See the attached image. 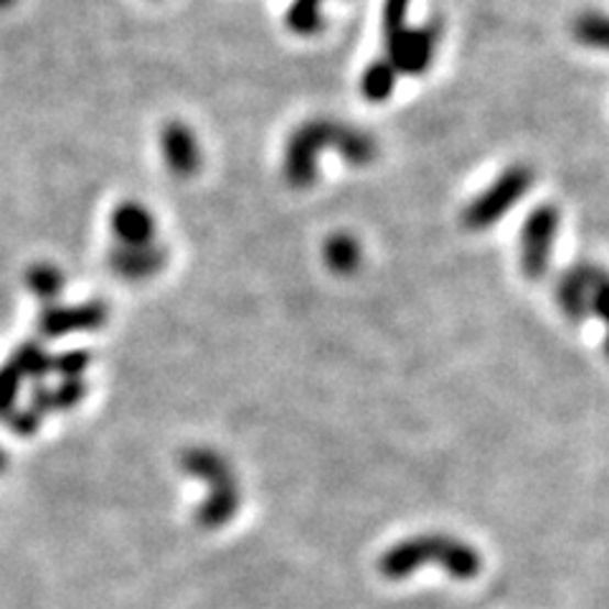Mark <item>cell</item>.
<instances>
[{
  "label": "cell",
  "mask_w": 609,
  "mask_h": 609,
  "mask_svg": "<svg viewBox=\"0 0 609 609\" xmlns=\"http://www.w3.org/2000/svg\"><path fill=\"white\" fill-rule=\"evenodd\" d=\"M41 422H44V417L31 407L15 409L8 414V430H11V434H15V438H34V434L41 430Z\"/></svg>",
  "instance_id": "obj_18"
},
{
  "label": "cell",
  "mask_w": 609,
  "mask_h": 609,
  "mask_svg": "<svg viewBox=\"0 0 609 609\" xmlns=\"http://www.w3.org/2000/svg\"><path fill=\"white\" fill-rule=\"evenodd\" d=\"M558 226H562V211L554 203H541L525 217L518 239V257H521V272L529 279L546 277L551 269Z\"/></svg>",
  "instance_id": "obj_6"
},
{
  "label": "cell",
  "mask_w": 609,
  "mask_h": 609,
  "mask_svg": "<svg viewBox=\"0 0 609 609\" xmlns=\"http://www.w3.org/2000/svg\"><path fill=\"white\" fill-rule=\"evenodd\" d=\"M558 310L572 323L597 318L605 328V356L609 358V272L597 262H576L564 269L554 287Z\"/></svg>",
  "instance_id": "obj_4"
},
{
  "label": "cell",
  "mask_w": 609,
  "mask_h": 609,
  "mask_svg": "<svg viewBox=\"0 0 609 609\" xmlns=\"http://www.w3.org/2000/svg\"><path fill=\"white\" fill-rule=\"evenodd\" d=\"M335 151L353 168H366L378 158V143L372 133L348 122L312 118L292 130L283 153V176L287 186L304 191L318 178V158Z\"/></svg>",
  "instance_id": "obj_1"
},
{
  "label": "cell",
  "mask_w": 609,
  "mask_h": 609,
  "mask_svg": "<svg viewBox=\"0 0 609 609\" xmlns=\"http://www.w3.org/2000/svg\"><path fill=\"white\" fill-rule=\"evenodd\" d=\"M572 34L582 46L609 52V15L599 11L579 13L572 23Z\"/></svg>",
  "instance_id": "obj_10"
},
{
  "label": "cell",
  "mask_w": 609,
  "mask_h": 609,
  "mask_svg": "<svg viewBox=\"0 0 609 609\" xmlns=\"http://www.w3.org/2000/svg\"><path fill=\"white\" fill-rule=\"evenodd\" d=\"M168 151H170V160L173 166H176L178 170L188 173L193 166H196V145L191 135L186 133V130H170L168 135Z\"/></svg>",
  "instance_id": "obj_17"
},
{
  "label": "cell",
  "mask_w": 609,
  "mask_h": 609,
  "mask_svg": "<svg viewBox=\"0 0 609 609\" xmlns=\"http://www.w3.org/2000/svg\"><path fill=\"white\" fill-rule=\"evenodd\" d=\"M89 361L92 358H89L87 351H69L56 361H52V372L62 374L64 378H81V374L87 372Z\"/></svg>",
  "instance_id": "obj_19"
},
{
  "label": "cell",
  "mask_w": 609,
  "mask_h": 609,
  "mask_svg": "<svg viewBox=\"0 0 609 609\" xmlns=\"http://www.w3.org/2000/svg\"><path fill=\"white\" fill-rule=\"evenodd\" d=\"M8 470V455L5 450H0V475H3Z\"/></svg>",
  "instance_id": "obj_21"
},
{
  "label": "cell",
  "mask_w": 609,
  "mask_h": 609,
  "mask_svg": "<svg viewBox=\"0 0 609 609\" xmlns=\"http://www.w3.org/2000/svg\"><path fill=\"white\" fill-rule=\"evenodd\" d=\"M323 5H325V0H292L290 11H287V15H285L287 29L295 31V34H300V36L318 34L325 23Z\"/></svg>",
  "instance_id": "obj_11"
},
{
  "label": "cell",
  "mask_w": 609,
  "mask_h": 609,
  "mask_svg": "<svg viewBox=\"0 0 609 609\" xmlns=\"http://www.w3.org/2000/svg\"><path fill=\"white\" fill-rule=\"evenodd\" d=\"M533 170L523 163L506 168L492 184L477 193L475 199L465 206L463 226L467 232H488L500 219L516 209V203L531 191Z\"/></svg>",
  "instance_id": "obj_5"
},
{
  "label": "cell",
  "mask_w": 609,
  "mask_h": 609,
  "mask_svg": "<svg viewBox=\"0 0 609 609\" xmlns=\"http://www.w3.org/2000/svg\"><path fill=\"white\" fill-rule=\"evenodd\" d=\"M409 5L411 0H384V13H381V26H384V44L386 41L397 38L409 29Z\"/></svg>",
  "instance_id": "obj_15"
},
{
  "label": "cell",
  "mask_w": 609,
  "mask_h": 609,
  "mask_svg": "<svg viewBox=\"0 0 609 609\" xmlns=\"http://www.w3.org/2000/svg\"><path fill=\"white\" fill-rule=\"evenodd\" d=\"M323 259L328 269L345 277V275H353V272L361 267L364 252H361V244L356 236L348 232H335L325 239Z\"/></svg>",
  "instance_id": "obj_8"
},
{
  "label": "cell",
  "mask_w": 609,
  "mask_h": 609,
  "mask_svg": "<svg viewBox=\"0 0 609 609\" xmlns=\"http://www.w3.org/2000/svg\"><path fill=\"white\" fill-rule=\"evenodd\" d=\"M29 407L34 409V411H38L41 417H46L48 411H54V405H52V386H44V381L36 384L34 389H31Z\"/></svg>",
  "instance_id": "obj_20"
},
{
  "label": "cell",
  "mask_w": 609,
  "mask_h": 609,
  "mask_svg": "<svg viewBox=\"0 0 609 609\" xmlns=\"http://www.w3.org/2000/svg\"><path fill=\"white\" fill-rule=\"evenodd\" d=\"M427 566H440L455 582H470L483 572V554L455 533L430 531L394 543L378 556V574L389 582H405Z\"/></svg>",
  "instance_id": "obj_2"
},
{
  "label": "cell",
  "mask_w": 609,
  "mask_h": 609,
  "mask_svg": "<svg viewBox=\"0 0 609 609\" xmlns=\"http://www.w3.org/2000/svg\"><path fill=\"white\" fill-rule=\"evenodd\" d=\"M440 36V21H430L419 29H407L405 34L386 41V59L394 64L397 71L409 74V77H419V74H424L432 67Z\"/></svg>",
  "instance_id": "obj_7"
},
{
  "label": "cell",
  "mask_w": 609,
  "mask_h": 609,
  "mask_svg": "<svg viewBox=\"0 0 609 609\" xmlns=\"http://www.w3.org/2000/svg\"><path fill=\"white\" fill-rule=\"evenodd\" d=\"M102 323V310L100 308H85L77 312H52L44 320V331L48 335H62L69 331H81V328H95Z\"/></svg>",
  "instance_id": "obj_12"
},
{
  "label": "cell",
  "mask_w": 609,
  "mask_h": 609,
  "mask_svg": "<svg viewBox=\"0 0 609 609\" xmlns=\"http://www.w3.org/2000/svg\"><path fill=\"white\" fill-rule=\"evenodd\" d=\"M13 364L21 368L23 378H34V381H44V376L52 372V358L36 345H23L13 356Z\"/></svg>",
  "instance_id": "obj_14"
},
{
  "label": "cell",
  "mask_w": 609,
  "mask_h": 609,
  "mask_svg": "<svg viewBox=\"0 0 609 609\" xmlns=\"http://www.w3.org/2000/svg\"><path fill=\"white\" fill-rule=\"evenodd\" d=\"M397 77L399 71L394 69V64L389 59H376L368 64L364 77H361V95L374 104L386 102L394 95Z\"/></svg>",
  "instance_id": "obj_9"
},
{
  "label": "cell",
  "mask_w": 609,
  "mask_h": 609,
  "mask_svg": "<svg viewBox=\"0 0 609 609\" xmlns=\"http://www.w3.org/2000/svg\"><path fill=\"white\" fill-rule=\"evenodd\" d=\"M23 378L21 368L8 361L5 366H0V419H8L11 411L19 409V397L23 389Z\"/></svg>",
  "instance_id": "obj_13"
},
{
  "label": "cell",
  "mask_w": 609,
  "mask_h": 609,
  "mask_svg": "<svg viewBox=\"0 0 609 609\" xmlns=\"http://www.w3.org/2000/svg\"><path fill=\"white\" fill-rule=\"evenodd\" d=\"M87 391L89 386L85 384V378H64L56 389H52L54 411H71L74 407H79L87 399Z\"/></svg>",
  "instance_id": "obj_16"
},
{
  "label": "cell",
  "mask_w": 609,
  "mask_h": 609,
  "mask_svg": "<svg viewBox=\"0 0 609 609\" xmlns=\"http://www.w3.org/2000/svg\"><path fill=\"white\" fill-rule=\"evenodd\" d=\"M180 470L209 485V492L196 508V523L206 531H219L226 525L242 508V485L234 465L226 455L213 447H188L178 457Z\"/></svg>",
  "instance_id": "obj_3"
}]
</instances>
